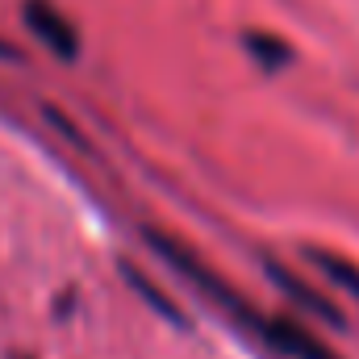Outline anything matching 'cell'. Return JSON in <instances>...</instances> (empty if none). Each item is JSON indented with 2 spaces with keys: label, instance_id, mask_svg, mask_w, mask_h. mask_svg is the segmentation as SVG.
I'll return each mask as SVG.
<instances>
[{
  "label": "cell",
  "instance_id": "6da1fadb",
  "mask_svg": "<svg viewBox=\"0 0 359 359\" xmlns=\"http://www.w3.org/2000/svg\"><path fill=\"white\" fill-rule=\"evenodd\" d=\"M255 330L259 334H268L271 347L276 351H284V355H297V359H339L322 339H313L305 326H297V322H284V318H259L255 322Z\"/></svg>",
  "mask_w": 359,
  "mask_h": 359
},
{
  "label": "cell",
  "instance_id": "7a4b0ae2",
  "mask_svg": "<svg viewBox=\"0 0 359 359\" xmlns=\"http://www.w3.org/2000/svg\"><path fill=\"white\" fill-rule=\"evenodd\" d=\"M25 21H29V29H34L59 59H76V29L67 25V17H63L55 4H46V0H25Z\"/></svg>",
  "mask_w": 359,
  "mask_h": 359
},
{
  "label": "cell",
  "instance_id": "3957f363",
  "mask_svg": "<svg viewBox=\"0 0 359 359\" xmlns=\"http://www.w3.org/2000/svg\"><path fill=\"white\" fill-rule=\"evenodd\" d=\"M271 276L280 280V288H284V292H292L297 301H305V305H309V309H313L318 318H330V322H339V313H334V305H326L322 297H313V292H309L305 284H297V280H292V276H288L284 268H271Z\"/></svg>",
  "mask_w": 359,
  "mask_h": 359
},
{
  "label": "cell",
  "instance_id": "277c9868",
  "mask_svg": "<svg viewBox=\"0 0 359 359\" xmlns=\"http://www.w3.org/2000/svg\"><path fill=\"white\" fill-rule=\"evenodd\" d=\"M309 259H313L318 268L326 271V276H330L334 284H343L347 292H355V297H359V271L351 268V264H343V259H334V255H322V251H313Z\"/></svg>",
  "mask_w": 359,
  "mask_h": 359
}]
</instances>
